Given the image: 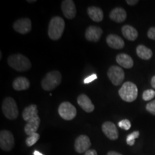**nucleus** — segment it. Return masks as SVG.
Wrapping results in <instances>:
<instances>
[{
  "label": "nucleus",
  "instance_id": "nucleus-1",
  "mask_svg": "<svg viewBox=\"0 0 155 155\" xmlns=\"http://www.w3.org/2000/svg\"><path fill=\"white\" fill-rule=\"evenodd\" d=\"M65 29V21L61 17H54L51 19L48 26V36L53 40L61 38Z\"/></svg>",
  "mask_w": 155,
  "mask_h": 155
},
{
  "label": "nucleus",
  "instance_id": "nucleus-8",
  "mask_svg": "<svg viewBox=\"0 0 155 155\" xmlns=\"http://www.w3.org/2000/svg\"><path fill=\"white\" fill-rule=\"evenodd\" d=\"M15 139L9 131L2 130L0 132V147L6 152H9L14 147Z\"/></svg>",
  "mask_w": 155,
  "mask_h": 155
},
{
  "label": "nucleus",
  "instance_id": "nucleus-9",
  "mask_svg": "<svg viewBox=\"0 0 155 155\" xmlns=\"http://www.w3.org/2000/svg\"><path fill=\"white\" fill-rule=\"evenodd\" d=\"M91 143L90 139L86 135L79 136L75 141V150L78 153H86L87 151L89 150Z\"/></svg>",
  "mask_w": 155,
  "mask_h": 155
},
{
  "label": "nucleus",
  "instance_id": "nucleus-27",
  "mask_svg": "<svg viewBox=\"0 0 155 155\" xmlns=\"http://www.w3.org/2000/svg\"><path fill=\"white\" fill-rule=\"evenodd\" d=\"M119 127L122 129H124V130H129L131 128V122L129 121V120L128 119H123L121 121H120L118 124Z\"/></svg>",
  "mask_w": 155,
  "mask_h": 155
},
{
  "label": "nucleus",
  "instance_id": "nucleus-16",
  "mask_svg": "<svg viewBox=\"0 0 155 155\" xmlns=\"http://www.w3.org/2000/svg\"><path fill=\"white\" fill-rule=\"evenodd\" d=\"M127 17V12L121 7H116V8L114 9L109 14L110 19L118 23L123 22L124 21H125Z\"/></svg>",
  "mask_w": 155,
  "mask_h": 155
},
{
  "label": "nucleus",
  "instance_id": "nucleus-36",
  "mask_svg": "<svg viewBox=\"0 0 155 155\" xmlns=\"http://www.w3.org/2000/svg\"><path fill=\"white\" fill-rule=\"evenodd\" d=\"M27 2L30 3H33V2H36V0H28Z\"/></svg>",
  "mask_w": 155,
  "mask_h": 155
},
{
  "label": "nucleus",
  "instance_id": "nucleus-11",
  "mask_svg": "<svg viewBox=\"0 0 155 155\" xmlns=\"http://www.w3.org/2000/svg\"><path fill=\"white\" fill-rule=\"evenodd\" d=\"M62 11L67 19H72L76 15V7L73 0H63L61 5Z\"/></svg>",
  "mask_w": 155,
  "mask_h": 155
},
{
  "label": "nucleus",
  "instance_id": "nucleus-15",
  "mask_svg": "<svg viewBox=\"0 0 155 155\" xmlns=\"http://www.w3.org/2000/svg\"><path fill=\"white\" fill-rule=\"evenodd\" d=\"M77 102L78 105L87 113H91L94 110V105L86 94H81L78 97Z\"/></svg>",
  "mask_w": 155,
  "mask_h": 155
},
{
  "label": "nucleus",
  "instance_id": "nucleus-21",
  "mask_svg": "<svg viewBox=\"0 0 155 155\" xmlns=\"http://www.w3.org/2000/svg\"><path fill=\"white\" fill-rule=\"evenodd\" d=\"M30 83L27 78L18 77L13 81L12 86L15 91H25L30 88Z\"/></svg>",
  "mask_w": 155,
  "mask_h": 155
},
{
  "label": "nucleus",
  "instance_id": "nucleus-3",
  "mask_svg": "<svg viewBox=\"0 0 155 155\" xmlns=\"http://www.w3.org/2000/svg\"><path fill=\"white\" fill-rule=\"evenodd\" d=\"M62 75L58 71H53L48 73L42 80V88L46 91L53 90L61 84Z\"/></svg>",
  "mask_w": 155,
  "mask_h": 155
},
{
  "label": "nucleus",
  "instance_id": "nucleus-12",
  "mask_svg": "<svg viewBox=\"0 0 155 155\" xmlns=\"http://www.w3.org/2000/svg\"><path fill=\"white\" fill-rule=\"evenodd\" d=\"M102 131L111 140H116L119 137V131L114 123L111 121L104 122L102 125Z\"/></svg>",
  "mask_w": 155,
  "mask_h": 155
},
{
  "label": "nucleus",
  "instance_id": "nucleus-30",
  "mask_svg": "<svg viewBox=\"0 0 155 155\" xmlns=\"http://www.w3.org/2000/svg\"><path fill=\"white\" fill-rule=\"evenodd\" d=\"M147 36L151 40H155V28H151L147 32Z\"/></svg>",
  "mask_w": 155,
  "mask_h": 155
},
{
  "label": "nucleus",
  "instance_id": "nucleus-19",
  "mask_svg": "<svg viewBox=\"0 0 155 155\" xmlns=\"http://www.w3.org/2000/svg\"><path fill=\"white\" fill-rule=\"evenodd\" d=\"M121 32L124 37L130 41H134L138 38V32L131 25H127L122 27Z\"/></svg>",
  "mask_w": 155,
  "mask_h": 155
},
{
  "label": "nucleus",
  "instance_id": "nucleus-29",
  "mask_svg": "<svg viewBox=\"0 0 155 155\" xmlns=\"http://www.w3.org/2000/svg\"><path fill=\"white\" fill-rule=\"evenodd\" d=\"M96 79H97V75L94 73V74H92L86 78L84 79V81H83V82H84L85 84H88V83L93 82V81L96 80Z\"/></svg>",
  "mask_w": 155,
  "mask_h": 155
},
{
  "label": "nucleus",
  "instance_id": "nucleus-4",
  "mask_svg": "<svg viewBox=\"0 0 155 155\" xmlns=\"http://www.w3.org/2000/svg\"><path fill=\"white\" fill-rule=\"evenodd\" d=\"M121 98L126 102H133L138 96V88L134 83L127 81L124 83L119 91Z\"/></svg>",
  "mask_w": 155,
  "mask_h": 155
},
{
  "label": "nucleus",
  "instance_id": "nucleus-26",
  "mask_svg": "<svg viewBox=\"0 0 155 155\" xmlns=\"http://www.w3.org/2000/svg\"><path fill=\"white\" fill-rule=\"evenodd\" d=\"M155 97V91L153 89H148L144 91L142 94V98L144 101H150Z\"/></svg>",
  "mask_w": 155,
  "mask_h": 155
},
{
  "label": "nucleus",
  "instance_id": "nucleus-35",
  "mask_svg": "<svg viewBox=\"0 0 155 155\" xmlns=\"http://www.w3.org/2000/svg\"><path fill=\"white\" fill-rule=\"evenodd\" d=\"M34 155H44L43 154H42V153H40V152H38V151H35L34 153H33Z\"/></svg>",
  "mask_w": 155,
  "mask_h": 155
},
{
  "label": "nucleus",
  "instance_id": "nucleus-20",
  "mask_svg": "<svg viewBox=\"0 0 155 155\" xmlns=\"http://www.w3.org/2000/svg\"><path fill=\"white\" fill-rule=\"evenodd\" d=\"M38 108L35 104H32V105L28 106L24 109L22 112V118L25 121L28 122L30 120L34 119V118L38 116Z\"/></svg>",
  "mask_w": 155,
  "mask_h": 155
},
{
  "label": "nucleus",
  "instance_id": "nucleus-23",
  "mask_svg": "<svg viewBox=\"0 0 155 155\" xmlns=\"http://www.w3.org/2000/svg\"><path fill=\"white\" fill-rule=\"evenodd\" d=\"M137 54L141 59L150 60L152 56V51L144 45H138L137 48Z\"/></svg>",
  "mask_w": 155,
  "mask_h": 155
},
{
  "label": "nucleus",
  "instance_id": "nucleus-31",
  "mask_svg": "<svg viewBox=\"0 0 155 155\" xmlns=\"http://www.w3.org/2000/svg\"><path fill=\"white\" fill-rule=\"evenodd\" d=\"M126 2H127L129 5L134 6V5H137V4L139 2V1L138 0H127V1H126Z\"/></svg>",
  "mask_w": 155,
  "mask_h": 155
},
{
  "label": "nucleus",
  "instance_id": "nucleus-17",
  "mask_svg": "<svg viewBox=\"0 0 155 155\" xmlns=\"http://www.w3.org/2000/svg\"><path fill=\"white\" fill-rule=\"evenodd\" d=\"M116 60L117 63L124 68H131L134 65L133 59L127 54L120 53L116 56Z\"/></svg>",
  "mask_w": 155,
  "mask_h": 155
},
{
  "label": "nucleus",
  "instance_id": "nucleus-24",
  "mask_svg": "<svg viewBox=\"0 0 155 155\" xmlns=\"http://www.w3.org/2000/svg\"><path fill=\"white\" fill-rule=\"evenodd\" d=\"M40 139V134L38 133H34L30 136H29L28 138L26 139V144L28 147H32Z\"/></svg>",
  "mask_w": 155,
  "mask_h": 155
},
{
  "label": "nucleus",
  "instance_id": "nucleus-33",
  "mask_svg": "<svg viewBox=\"0 0 155 155\" xmlns=\"http://www.w3.org/2000/svg\"><path fill=\"white\" fill-rule=\"evenodd\" d=\"M107 155H122L121 154H120L119 152H114V151H111V152H108Z\"/></svg>",
  "mask_w": 155,
  "mask_h": 155
},
{
  "label": "nucleus",
  "instance_id": "nucleus-28",
  "mask_svg": "<svg viewBox=\"0 0 155 155\" xmlns=\"http://www.w3.org/2000/svg\"><path fill=\"white\" fill-rule=\"evenodd\" d=\"M146 109L148 112H150V114L155 115V100L152 101L150 103L147 104L146 106Z\"/></svg>",
  "mask_w": 155,
  "mask_h": 155
},
{
  "label": "nucleus",
  "instance_id": "nucleus-2",
  "mask_svg": "<svg viewBox=\"0 0 155 155\" xmlns=\"http://www.w3.org/2000/svg\"><path fill=\"white\" fill-rule=\"evenodd\" d=\"M7 63L11 68L20 72L28 71L32 66L30 60L22 54H15L10 55L7 60Z\"/></svg>",
  "mask_w": 155,
  "mask_h": 155
},
{
  "label": "nucleus",
  "instance_id": "nucleus-7",
  "mask_svg": "<svg viewBox=\"0 0 155 155\" xmlns=\"http://www.w3.org/2000/svg\"><path fill=\"white\" fill-rule=\"evenodd\" d=\"M58 114L61 118L67 121L73 120L76 116V108L70 102H63L58 108Z\"/></svg>",
  "mask_w": 155,
  "mask_h": 155
},
{
  "label": "nucleus",
  "instance_id": "nucleus-13",
  "mask_svg": "<svg viewBox=\"0 0 155 155\" xmlns=\"http://www.w3.org/2000/svg\"><path fill=\"white\" fill-rule=\"evenodd\" d=\"M103 30L101 28L96 26H89L86 31V38L90 42H98L102 35Z\"/></svg>",
  "mask_w": 155,
  "mask_h": 155
},
{
  "label": "nucleus",
  "instance_id": "nucleus-6",
  "mask_svg": "<svg viewBox=\"0 0 155 155\" xmlns=\"http://www.w3.org/2000/svg\"><path fill=\"white\" fill-rule=\"evenodd\" d=\"M107 75L114 86H119L124 80L125 73L121 67L112 65L108 68Z\"/></svg>",
  "mask_w": 155,
  "mask_h": 155
},
{
  "label": "nucleus",
  "instance_id": "nucleus-25",
  "mask_svg": "<svg viewBox=\"0 0 155 155\" xmlns=\"http://www.w3.org/2000/svg\"><path fill=\"white\" fill-rule=\"evenodd\" d=\"M139 137V131H135L132 133L127 136V143L129 146H133L135 143V139Z\"/></svg>",
  "mask_w": 155,
  "mask_h": 155
},
{
  "label": "nucleus",
  "instance_id": "nucleus-22",
  "mask_svg": "<svg viewBox=\"0 0 155 155\" xmlns=\"http://www.w3.org/2000/svg\"><path fill=\"white\" fill-rule=\"evenodd\" d=\"M88 15L93 21L96 22H101L104 19V12L102 9L96 7H88Z\"/></svg>",
  "mask_w": 155,
  "mask_h": 155
},
{
  "label": "nucleus",
  "instance_id": "nucleus-10",
  "mask_svg": "<svg viewBox=\"0 0 155 155\" xmlns=\"http://www.w3.org/2000/svg\"><path fill=\"white\" fill-rule=\"evenodd\" d=\"M13 28L19 33L25 35L30 32L32 29V22L28 18H22L17 19L13 25Z\"/></svg>",
  "mask_w": 155,
  "mask_h": 155
},
{
  "label": "nucleus",
  "instance_id": "nucleus-5",
  "mask_svg": "<svg viewBox=\"0 0 155 155\" xmlns=\"http://www.w3.org/2000/svg\"><path fill=\"white\" fill-rule=\"evenodd\" d=\"M4 115L7 119L14 120L17 119L19 114L18 108L15 101L11 97H7L4 99L2 106Z\"/></svg>",
  "mask_w": 155,
  "mask_h": 155
},
{
  "label": "nucleus",
  "instance_id": "nucleus-14",
  "mask_svg": "<svg viewBox=\"0 0 155 155\" xmlns=\"http://www.w3.org/2000/svg\"><path fill=\"white\" fill-rule=\"evenodd\" d=\"M106 43L110 48H113V49L120 50L122 49L124 47V41L123 40L121 37L116 35L111 34L108 35L106 38Z\"/></svg>",
  "mask_w": 155,
  "mask_h": 155
},
{
  "label": "nucleus",
  "instance_id": "nucleus-18",
  "mask_svg": "<svg viewBox=\"0 0 155 155\" xmlns=\"http://www.w3.org/2000/svg\"><path fill=\"white\" fill-rule=\"evenodd\" d=\"M40 124V119L39 116L34 118L27 122L26 125L25 126V132L27 135L30 136L34 133H37L39 126Z\"/></svg>",
  "mask_w": 155,
  "mask_h": 155
},
{
  "label": "nucleus",
  "instance_id": "nucleus-32",
  "mask_svg": "<svg viewBox=\"0 0 155 155\" xmlns=\"http://www.w3.org/2000/svg\"><path fill=\"white\" fill-rule=\"evenodd\" d=\"M84 155H97V152L94 150H89L85 153Z\"/></svg>",
  "mask_w": 155,
  "mask_h": 155
},
{
  "label": "nucleus",
  "instance_id": "nucleus-34",
  "mask_svg": "<svg viewBox=\"0 0 155 155\" xmlns=\"http://www.w3.org/2000/svg\"><path fill=\"white\" fill-rule=\"evenodd\" d=\"M151 85H152V88L155 89V75L152 77V80H151Z\"/></svg>",
  "mask_w": 155,
  "mask_h": 155
}]
</instances>
